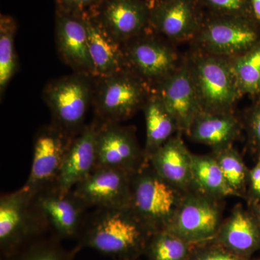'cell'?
<instances>
[{"label":"cell","instance_id":"6da1fadb","mask_svg":"<svg viewBox=\"0 0 260 260\" xmlns=\"http://www.w3.org/2000/svg\"><path fill=\"white\" fill-rule=\"evenodd\" d=\"M153 235L129 207L95 208L85 219L75 249H91L117 260L145 253Z\"/></svg>","mask_w":260,"mask_h":260},{"label":"cell","instance_id":"7a4b0ae2","mask_svg":"<svg viewBox=\"0 0 260 260\" xmlns=\"http://www.w3.org/2000/svg\"><path fill=\"white\" fill-rule=\"evenodd\" d=\"M186 192L145 164L132 176L129 208L152 234L167 230Z\"/></svg>","mask_w":260,"mask_h":260},{"label":"cell","instance_id":"3957f363","mask_svg":"<svg viewBox=\"0 0 260 260\" xmlns=\"http://www.w3.org/2000/svg\"><path fill=\"white\" fill-rule=\"evenodd\" d=\"M185 59L202 111L234 112L236 104L243 95L230 60L196 49Z\"/></svg>","mask_w":260,"mask_h":260},{"label":"cell","instance_id":"277c9868","mask_svg":"<svg viewBox=\"0 0 260 260\" xmlns=\"http://www.w3.org/2000/svg\"><path fill=\"white\" fill-rule=\"evenodd\" d=\"M49 225L36 206L34 193L26 188L0 198V251L2 258L14 254L44 237Z\"/></svg>","mask_w":260,"mask_h":260},{"label":"cell","instance_id":"5b68a950","mask_svg":"<svg viewBox=\"0 0 260 260\" xmlns=\"http://www.w3.org/2000/svg\"><path fill=\"white\" fill-rule=\"evenodd\" d=\"M153 90L129 70L93 78L92 105L102 122L121 123L144 107Z\"/></svg>","mask_w":260,"mask_h":260},{"label":"cell","instance_id":"8992f818","mask_svg":"<svg viewBox=\"0 0 260 260\" xmlns=\"http://www.w3.org/2000/svg\"><path fill=\"white\" fill-rule=\"evenodd\" d=\"M93 77L74 73L51 80L43 90L54 125L75 137L86 124L85 118L92 104Z\"/></svg>","mask_w":260,"mask_h":260},{"label":"cell","instance_id":"52a82bcc","mask_svg":"<svg viewBox=\"0 0 260 260\" xmlns=\"http://www.w3.org/2000/svg\"><path fill=\"white\" fill-rule=\"evenodd\" d=\"M260 42V27L249 17L205 13L203 25L192 43L194 49L232 59Z\"/></svg>","mask_w":260,"mask_h":260},{"label":"cell","instance_id":"ba28073f","mask_svg":"<svg viewBox=\"0 0 260 260\" xmlns=\"http://www.w3.org/2000/svg\"><path fill=\"white\" fill-rule=\"evenodd\" d=\"M126 69L154 90L184 61L172 43L150 28L123 44Z\"/></svg>","mask_w":260,"mask_h":260},{"label":"cell","instance_id":"9c48e42d","mask_svg":"<svg viewBox=\"0 0 260 260\" xmlns=\"http://www.w3.org/2000/svg\"><path fill=\"white\" fill-rule=\"evenodd\" d=\"M224 210V200L187 191L167 231L193 245L212 242L223 222Z\"/></svg>","mask_w":260,"mask_h":260},{"label":"cell","instance_id":"30bf717a","mask_svg":"<svg viewBox=\"0 0 260 260\" xmlns=\"http://www.w3.org/2000/svg\"><path fill=\"white\" fill-rule=\"evenodd\" d=\"M73 138L51 122L39 128L34 138L31 167L24 187L36 193L55 185Z\"/></svg>","mask_w":260,"mask_h":260},{"label":"cell","instance_id":"8fae6325","mask_svg":"<svg viewBox=\"0 0 260 260\" xmlns=\"http://www.w3.org/2000/svg\"><path fill=\"white\" fill-rule=\"evenodd\" d=\"M96 152V167L133 174L147 164L144 149L140 147L135 129L121 123L99 121Z\"/></svg>","mask_w":260,"mask_h":260},{"label":"cell","instance_id":"7c38bea8","mask_svg":"<svg viewBox=\"0 0 260 260\" xmlns=\"http://www.w3.org/2000/svg\"><path fill=\"white\" fill-rule=\"evenodd\" d=\"M34 200L53 236L61 241L77 240L88 208L73 190L62 191L51 186L34 193Z\"/></svg>","mask_w":260,"mask_h":260},{"label":"cell","instance_id":"4fadbf2b","mask_svg":"<svg viewBox=\"0 0 260 260\" xmlns=\"http://www.w3.org/2000/svg\"><path fill=\"white\" fill-rule=\"evenodd\" d=\"M150 8L149 28L174 45L192 42L205 18L198 0H162Z\"/></svg>","mask_w":260,"mask_h":260},{"label":"cell","instance_id":"5bb4252c","mask_svg":"<svg viewBox=\"0 0 260 260\" xmlns=\"http://www.w3.org/2000/svg\"><path fill=\"white\" fill-rule=\"evenodd\" d=\"M150 13L146 0H104L88 15L124 44L148 30Z\"/></svg>","mask_w":260,"mask_h":260},{"label":"cell","instance_id":"9a60e30c","mask_svg":"<svg viewBox=\"0 0 260 260\" xmlns=\"http://www.w3.org/2000/svg\"><path fill=\"white\" fill-rule=\"evenodd\" d=\"M153 91L175 119L179 133L187 134L202 109L185 57L180 66L162 80Z\"/></svg>","mask_w":260,"mask_h":260},{"label":"cell","instance_id":"2e32d148","mask_svg":"<svg viewBox=\"0 0 260 260\" xmlns=\"http://www.w3.org/2000/svg\"><path fill=\"white\" fill-rule=\"evenodd\" d=\"M133 174L96 167L73 189L88 208L129 207Z\"/></svg>","mask_w":260,"mask_h":260},{"label":"cell","instance_id":"e0dca14e","mask_svg":"<svg viewBox=\"0 0 260 260\" xmlns=\"http://www.w3.org/2000/svg\"><path fill=\"white\" fill-rule=\"evenodd\" d=\"M55 42L61 60L74 73L95 77L86 25L82 15L56 12Z\"/></svg>","mask_w":260,"mask_h":260},{"label":"cell","instance_id":"ac0fdd59","mask_svg":"<svg viewBox=\"0 0 260 260\" xmlns=\"http://www.w3.org/2000/svg\"><path fill=\"white\" fill-rule=\"evenodd\" d=\"M99 119L86 124L73 138L55 186L62 191L73 190L97 167L96 133Z\"/></svg>","mask_w":260,"mask_h":260},{"label":"cell","instance_id":"d6986e66","mask_svg":"<svg viewBox=\"0 0 260 260\" xmlns=\"http://www.w3.org/2000/svg\"><path fill=\"white\" fill-rule=\"evenodd\" d=\"M213 242L238 255L250 259L260 251V227L249 208L242 204L233 208L224 218Z\"/></svg>","mask_w":260,"mask_h":260},{"label":"cell","instance_id":"ffe728a7","mask_svg":"<svg viewBox=\"0 0 260 260\" xmlns=\"http://www.w3.org/2000/svg\"><path fill=\"white\" fill-rule=\"evenodd\" d=\"M192 154L178 133L150 157L148 164L164 180L187 192L192 190Z\"/></svg>","mask_w":260,"mask_h":260},{"label":"cell","instance_id":"44dd1931","mask_svg":"<svg viewBox=\"0 0 260 260\" xmlns=\"http://www.w3.org/2000/svg\"><path fill=\"white\" fill-rule=\"evenodd\" d=\"M243 132L242 120L235 112L201 111L186 135L195 143L207 145L212 151H217L234 146Z\"/></svg>","mask_w":260,"mask_h":260},{"label":"cell","instance_id":"7402d4cb","mask_svg":"<svg viewBox=\"0 0 260 260\" xmlns=\"http://www.w3.org/2000/svg\"><path fill=\"white\" fill-rule=\"evenodd\" d=\"M88 32L89 53L93 63L94 78H102L126 69L123 44L97 23L90 15H82Z\"/></svg>","mask_w":260,"mask_h":260},{"label":"cell","instance_id":"603a6c76","mask_svg":"<svg viewBox=\"0 0 260 260\" xmlns=\"http://www.w3.org/2000/svg\"><path fill=\"white\" fill-rule=\"evenodd\" d=\"M142 110L146 130L143 149L145 160L148 164L150 157L179 131L175 119L155 92L149 96Z\"/></svg>","mask_w":260,"mask_h":260},{"label":"cell","instance_id":"cb8c5ba5","mask_svg":"<svg viewBox=\"0 0 260 260\" xmlns=\"http://www.w3.org/2000/svg\"><path fill=\"white\" fill-rule=\"evenodd\" d=\"M192 190L220 200L237 197L212 153L192 154Z\"/></svg>","mask_w":260,"mask_h":260},{"label":"cell","instance_id":"d4e9b609","mask_svg":"<svg viewBox=\"0 0 260 260\" xmlns=\"http://www.w3.org/2000/svg\"><path fill=\"white\" fill-rule=\"evenodd\" d=\"M18 24L13 16H0V95L3 99L5 90L18 70V56L15 38Z\"/></svg>","mask_w":260,"mask_h":260},{"label":"cell","instance_id":"484cf974","mask_svg":"<svg viewBox=\"0 0 260 260\" xmlns=\"http://www.w3.org/2000/svg\"><path fill=\"white\" fill-rule=\"evenodd\" d=\"M228 184L237 198L244 199L247 186L249 168L246 166L242 154L234 146L217 151H212Z\"/></svg>","mask_w":260,"mask_h":260},{"label":"cell","instance_id":"4316f807","mask_svg":"<svg viewBox=\"0 0 260 260\" xmlns=\"http://www.w3.org/2000/svg\"><path fill=\"white\" fill-rule=\"evenodd\" d=\"M194 246L169 231H162L150 238L145 254L150 260H189Z\"/></svg>","mask_w":260,"mask_h":260},{"label":"cell","instance_id":"83f0119b","mask_svg":"<svg viewBox=\"0 0 260 260\" xmlns=\"http://www.w3.org/2000/svg\"><path fill=\"white\" fill-rule=\"evenodd\" d=\"M60 239L42 237L2 260H75L78 251L65 249Z\"/></svg>","mask_w":260,"mask_h":260},{"label":"cell","instance_id":"f1b7e54d","mask_svg":"<svg viewBox=\"0 0 260 260\" xmlns=\"http://www.w3.org/2000/svg\"><path fill=\"white\" fill-rule=\"evenodd\" d=\"M229 59L242 95H256L260 78V42L240 55Z\"/></svg>","mask_w":260,"mask_h":260},{"label":"cell","instance_id":"f546056e","mask_svg":"<svg viewBox=\"0 0 260 260\" xmlns=\"http://www.w3.org/2000/svg\"><path fill=\"white\" fill-rule=\"evenodd\" d=\"M205 13L249 17V0H198Z\"/></svg>","mask_w":260,"mask_h":260},{"label":"cell","instance_id":"4dcf8cb0","mask_svg":"<svg viewBox=\"0 0 260 260\" xmlns=\"http://www.w3.org/2000/svg\"><path fill=\"white\" fill-rule=\"evenodd\" d=\"M249 149L255 156L260 157V99L247 109L242 119Z\"/></svg>","mask_w":260,"mask_h":260},{"label":"cell","instance_id":"1f68e13d","mask_svg":"<svg viewBox=\"0 0 260 260\" xmlns=\"http://www.w3.org/2000/svg\"><path fill=\"white\" fill-rule=\"evenodd\" d=\"M189 260H250L235 254L217 243L210 242L195 245Z\"/></svg>","mask_w":260,"mask_h":260},{"label":"cell","instance_id":"d6a6232c","mask_svg":"<svg viewBox=\"0 0 260 260\" xmlns=\"http://www.w3.org/2000/svg\"><path fill=\"white\" fill-rule=\"evenodd\" d=\"M104 0H55L56 12L75 15L90 14Z\"/></svg>","mask_w":260,"mask_h":260},{"label":"cell","instance_id":"836d02e7","mask_svg":"<svg viewBox=\"0 0 260 260\" xmlns=\"http://www.w3.org/2000/svg\"><path fill=\"white\" fill-rule=\"evenodd\" d=\"M244 200L246 206L260 203V157L255 159L252 167L249 168L247 186Z\"/></svg>","mask_w":260,"mask_h":260},{"label":"cell","instance_id":"e575fe53","mask_svg":"<svg viewBox=\"0 0 260 260\" xmlns=\"http://www.w3.org/2000/svg\"><path fill=\"white\" fill-rule=\"evenodd\" d=\"M250 18L260 27V0H249Z\"/></svg>","mask_w":260,"mask_h":260},{"label":"cell","instance_id":"d590c367","mask_svg":"<svg viewBox=\"0 0 260 260\" xmlns=\"http://www.w3.org/2000/svg\"><path fill=\"white\" fill-rule=\"evenodd\" d=\"M246 207L249 208L251 213L253 214L260 227V203L259 204L252 205V206Z\"/></svg>","mask_w":260,"mask_h":260},{"label":"cell","instance_id":"8d00e7d4","mask_svg":"<svg viewBox=\"0 0 260 260\" xmlns=\"http://www.w3.org/2000/svg\"><path fill=\"white\" fill-rule=\"evenodd\" d=\"M147 3L149 5V7H152L153 5L156 4V3H159V2L162 1V0H146Z\"/></svg>","mask_w":260,"mask_h":260},{"label":"cell","instance_id":"74e56055","mask_svg":"<svg viewBox=\"0 0 260 260\" xmlns=\"http://www.w3.org/2000/svg\"><path fill=\"white\" fill-rule=\"evenodd\" d=\"M256 95H260V78H259V85H258L257 94H256Z\"/></svg>","mask_w":260,"mask_h":260}]
</instances>
